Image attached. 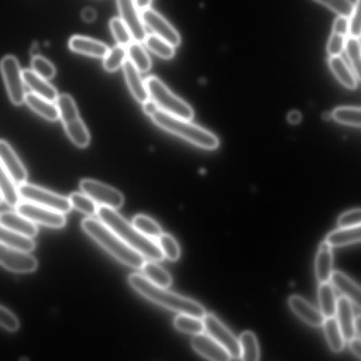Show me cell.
<instances>
[{"label":"cell","instance_id":"1","mask_svg":"<svg viewBox=\"0 0 361 361\" xmlns=\"http://www.w3.org/2000/svg\"><path fill=\"white\" fill-rule=\"evenodd\" d=\"M128 280L131 287L141 296L166 309L200 319L207 314L204 307L195 300L158 287L144 276L134 274Z\"/></svg>","mask_w":361,"mask_h":361},{"label":"cell","instance_id":"2","mask_svg":"<svg viewBox=\"0 0 361 361\" xmlns=\"http://www.w3.org/2000/svg\"><path fill=\"white\" fill-rule=\"evenodd\" d=\"M97 214L102 223L143 257L154 261H161L164 259L158 245L153 239L141 234L132 224L118 214L116 209L101 206L98 209Z\"/></svg>","mask_w":361,"mask_h":361},{"label":"cell","instance_id":"3","mask_svg":"<svg viewBox=\"0 0 361 361\" xmlns=\"http://www.w3.org/2000/svg\"><path fill=\"white\" fill-rule=\"evenodd\" d=\"M81 227L110 255L127 266L141 269L144 257L128 246L124 240L101 220L87 218L83 220Z\"/></svg>","mask_w":361,"mask_h":361},{"label":"cell","instance_id":"4","mask_svg":"<svg viewBox=\"0 0 361 361\" xmlns=\"http://www.w3.org/2000/svg\"><path fill=\"white\" fill-rule=\"evenodd\" d=\"M150 117L161 129L200 147L214 149L219 146V140L216 136L190 123L189 120L176 117L161 110Z\"/></svg>","mask_w":361,"mask_h":361},{"label":"cell","instance_id":"5","mask_svg":"<svg viewBox=\"0 0 361 361\" xmlns=\"http://www.w3.org/2000/svg\"><path fill=\"white\" fill-rule=\"evenodd\" d=\"M145 85L149 97L156 103L159 110L189 121L194 118V113L191 106L172 93L158 78L148 77Z\"/></svg>","mask_w":361,"mask_h":361},{"label":"cell","instance_id":"6","mask_svg":"<svg viewBox=\"0 0 361 361\" xmlns=\"http://www.w3.org/2000/svg\"><path fill=\"white\" fill-rule=\"evenodd\" d=\"M56 105L64 128L70 140L79 147H87L90 141L89 132L80 117L76 105L68 94L59 96Z\"/></svg>","mask_w":361,"mask_h":361},{"label":"cell","instance_id":"7","mask_svg":"<svg viewBox=\"0 0 361 361\" xmlns=\"http://www.w3.org/2000/svg\"><path fill=\"white\" fill-rule=\"evenodd\" d=\"M18 190L20 197L25 201L63 214L70 213L72 208L69 198L37 185L25 183L20 185Z\"/></svg>","mask_w":361,"mask_h":361},{"label":"cell","instance_id":"8","mask_svg":"<svg viewBox=\"0 0 361 361\" xmlns=\"http://www.w3.org/2000/svg\"><path fill=\"white\" fill-rule=\"evenodd\" d=\"M10 101L14 105L21 106L25 103V87L23 74L16 57L5 56L0 64Z\"/></svg>","mask_w":361,"mask_h":361},{"label":"cell","instance_id":"9","mask_svg":"<svg viewBox=\"0 0 361 361\" xmlns=\"http://www.w3.org/2000/svg\"><path fill=\"white\" fill-rule=\"evenodd\" d=\"M17 212L29 220L44 227L60 229L66 225L67 219L63 214L28 201L20 202Z\"/></svg>","mask_w":361,"mask_h":361},{"label":"cell","instance_id":"10","mask_svg":"<svg viewBox=\"0 0 361 361\" xmlns=\"http://www.w3.org/2000/svg\"><path fill=\"white\" fill-rule=\"evenodd\" d=\"M80 189L84 194L101 206L116 209L124 205L123 194L98 180L83 179L80 183Z\"/></svg>","mask_w":361,"mask_h":361},{"label":"cell","instance_id":"11","mask_svg":"<svg viewBox=\"0 0 361 361\" xmlns=\"http://www.w3.org/2000/svg\"><path fill=\"white\" fill-rule=\"evenodd\" d=\"M202 320L207 333L224 347L231 358H240L238 340L231 331L213 314H206Z\"/></svg>","mask_w":361,"mask_h":361},{"label":"cell","instance_id":"12","mask_svg":"<svg viewBox=\"0 0 361 361\" xmlns=\"http://www.w3.org/2000/svg\"><path fill=\"white\" fill-rule=\"evenodd\" d=\"M0 265L15 274H32L39 266L37 258L23 252L0 243Z\"/></svg>","mask_w":361,"mask_h":361},{"label":"cell","instance_id":"13","mask_svg":"<svg viewBox=\"0 0 361 361\" xmlns=\"http://www.w3.org/2000/svg\"><path fill=\"white\" fill-rule=\"evenodd\" d=\"M141 16L144 24L152 29L156 36L173 47L180 45V37L176 30L156 11L147 8L142 11Z\"/></svg>","mask_w":361,"mask_h":361},{"label":"cell","instance_id":"14","mask_svg":"<svg viewBox=\"0 0 361 361\" xmlns=\"http://www.w3.org/2000/svg\"><path fill=\"white\" fill-rule=\"evenodd\" d=\"M121 19L130 30L132 38L138 43L144 42L146 30L134 0H116Z\"/></svg>","mask_w":361,"mask_h":361},{"label":"cell","instance_id":"15","mask_svg":"<svg viewBox=\"0 0 361 361\" xmlns=\"http://www.w3.org/2000/svg\"><path fill=\"white\" fill-rule=\"evenodd\" d=\"M0 163L10 174L16 184L26 183L28 172L14 152L13 148L6 141L0 140Z\"/></svg>","mask_w":361,"mask_h":361},{"label":"cell","instance_id":"16","mask_svg":"<svg viewBox=\"0 0 361 361\" xmlns=\"http://www.w3.org/2000/svg\"><path fill=\"white\" fill-rule=\"evenodd\" d=\"M192 346L197 353L209 360L226 361L231 358L228 351L208 334L195 335Z\"/></svg>","mask_w":361,"mask_h":361},{"label":"cell","instance_id":"17","mask_svg":"<svg viewBox=\"0 0 361 361\" xmlns=\"http://www.w3.org/2000/svg\"><path fill=\"white\" fill-rule=\"evenodd\" d=\"M289 305L293 312L307 324L315 327L322 326L325 320L323 314L302 296H291Z\"/></svg>","mask_w":361,"mask_h":361},{"label":"cell","instance_id":"18","mask_svg":"<svg viewBox=\"0 0 361 361\" xmlns=\"http://www.w3.org/2000/svg\"><path fill=\"white\" fill-rule=\"evenodd\" d=\"M24 83L37 96L50 102H56L59 95L56 89L47 80L37 74L33 70L22 72Z\"/></svg>","mask_w":361,"mask_h":361},{"label":"cell","instance_id":"19","mask_svg":"<svg viewBox=\"0 0 361 361\" xmlns=\"http://www.w3.org/2000/svg\"><path fill=\"white\" fill-rule=\"evenodd\" d=\"M0 224L23 236L34 238L39 234L36 224L18 213L0 214Z\"/></svg>","mask_w":361,"mask_h":361},{"label":"cell","instance_id":"20","mask_svg":"<svg viewBox=\"0 0 361 361\" xmlns=\"http://www.w3.org/2000/svg\"><path fill=\"white\" fill-rule=\"evenodd\" d=\"M338 322L345 340L349 341L355 337L354 329V314L350 300L342 296L338 300L337 312Z\"/></svg>","mask_w":361,"mask_h":361},{"label":"cell","instance_id":"21","mask_svg":"<svg viewBox=\"0 0 361 361\" xmlns=\"http://www.w3.org/2000/svg\"><path fill=\"white\" fill-rule=\"evenodd\" d=\"M332 248L326 240L320 245L316 258V274L320 283L329 282L333 273Z\"/></svg>","mask_w":361,"mask_h":361},{"label":"cell","instance_id":"22","mask_svg":"<svg viewBox=\"0 0 361 361\" xmlns=\"http://www.w3.org/2000/svg\"><path fill=\"white\" fill-rule=\"evenodd\" d=\"M123 68L126 81L132 94L137 101L143 103L149 97L145 83L141 77L138 70L130 59H126Z\"/></svg>","mask_w":361,"mask_h":361},{"label":"cell","instance_id":"23","mask_svg":"<svg viewBox=\"0 0 361 361\" xmlns=\"http://www.w3.org/2000/svg\"><path fill=\"white\" fill-rule=\"evenodd\" d=\"M70 48L75 52L97 58H104L109 52L103 43L83 37H72Z\"/></svg>","mask_w":361,"mask_h":361},{"label":"cell","instance_id":"24","mask_svg":"<svg viewBox=\"0 0 361 361\" xmlns=\"http://www.w3.org/2000/svg\"><path fill=\"white\" fill-rule=\"evenodd\" d=\"M0 243L17 250L30 253L36 249L34 240L20 234L0 224Z\"/></svg>","mask_w":361,"mask_h":361},{"label":"cell","instance_id":"25","mask_svg":"<svg viewBox=\"0 0 361 361\" xmlns=\"http://www.w3.org/2000/svg\"><path fill=\"white\" fill-rule=\"evenodd\" d=\"M329 282L355 305L360 307V287L340 271H333Z\"/></svg>","mask_w":361,"mask_h":361},{"label":"cell","instance_id":"26","mask_svg":"<svg viewBox=\"0 0 361 361\" xmlns=\"http://www.w3.org/2000/svg\"><path fill=\"white\" fill-rule=\"evenodd\" d=\"M25 103L34 112L50 122H56L59 118L57 105L33 92L25 94Z\"/></svg>","mask_w":361,"mask_h":361},{"label":"cell","instance_id":"27","mask_svg":"<svg viewBox=\"0 0 361 361\" xmlns=\"http://www.w3.org/2000/svg\"><path fill=\"white\" fill-rule=\"evenodd\" d=\"M329 65L331 70L344 85L349 89L357 87L358 79L355 74L340 55L330 56Z\"/></svg>","mask_w":361,"mask_h":361},{"label":"cell","instance_id":"28","mask_svg":"<svg viewBox=\"0 0 361 361\" xmlns=\"http://www.w3.org/2000/svg\"><path fill=\"white\" fill-rule=\"evenodd\" d=\"M0 194L10 207H17L21 202L16 183L1 163H0Z\"/></svg>","mask_w":361,"mask_h":361},{"label":"cell","instance_id":"29","mask_svg":"<svg viewBox=\"0 0 361 361\" xmlns=\"http://www.w3.org/2000/svg\"><path fill=\"white\" fill-rule=\"evenodd\" d=\"M326 242L331 247L347 246L360 242V226L340 228L330 232L326 238Z\"/></svg>","mask_w":361,"mask_h":361},{"label":"cell","instance_id":"30","mask_svg":"<svg viewBox=\"0 0 361 361\" xmlns=\"http://www.w3.org/2000/svg\"><path fill=\"white\" fill-rule=\"evenodd\" d=\"M318 298L321 313L325 318L335 317L337 312L338 299L332 284L320 283L318 289Z\"/></svg>","mask_w":361,"mask_h":361},{"label":"cell","instance_id":"31","mask_svg":"<svg viewBox=\"0 0 361 361\" xmlns=\"http://www.w3.org/2000/svg\"><path fill=\"white\" fill-rule=\"evenodd\" d=\"M144 276L153 284L163 288L171 286L172 279L169 274L154 260L145 262L142 268Z\"/></svg>","mask_w":361,"mask_h":361},{"label":"cell","instance_id":"32","mask_svg":"<svg viewBox=\"0 0 361 361\" xmlns=\"http://www.w3.org/2000/svg\"><path fill=\"white\" fill-rule=\"evenodd\" d=\"M322 326L331 349L336 353L342 351L345 346V340L337 318L335 317L325 318Z\"/></svg>","mask_w":361,"mask_h":361},{"label":"cell","instance_id":"33","mask_svg":"<svg viewBox=\"0 0 361 361\" xmlns=\"http://www.w3.org/2000/svg\"><path fill=\"white\" fill-rule=\"evenodd\" d=\"M240 358L247 361H256L260 358V350L255 335L247 331L240 336Z\"/></svg>","mask_w":361,"mask_h":361},{"label":"cell","instance_id":"34","mask_svg":"<svg viewBox=\"0 0 361 361\" xmlns=\"http://www.w3.org/2000/svg\"><path fill=\"white\" fill-rule=\"evenodd\" d=\"M129 59L139 72H147L152 68V60L141 43L133 42L128 46Z\"/></svg>","mask_w":361,"mask_h":361},{"label":"cell","instance_id":"35","mask_svg":"<svg viewBox=\"0 0 361 361\" xmlns=\"http://www.w3.org/2000/svg\"><path fill=\"white\" fill-rule=\"evenodd\" d=\"M174 325L179 332L194 336L202 333L205 330L202 319L186 314L176 316Z\"/></svg>","mask_w":361,"mask_h":361},{"label":"cell","instance_id":"36","mask_svg":"<svg viewBox=\"0 0 361 361\" xmlns=\"http://www.w3.org/2000/svg\"><path fill=\"white\" fill-rule=\"evenodd\" d=\"M144 43L150 51L163 59H169L174 56V47L156 34L147 35Z\"/></svg>","mask_w":361,"mask_h":361},{"label":"cell","instance_id":"37","mask_svg":"<svg viewBox=\"0 0 361 361\" xmlns=\"http://www.w3.org/2000/svg\"><path fill=\"white\" fill-rule=\"evenodd\" d=\"M132 225L149 238L158 239L163 234L161 227L156 222L143 215L136 216L133 219Z\"/></svg>","mask_w":361,"mask_h":361},{"label":"cell","instance_id":"38","mask_svg":"<svg viewBox=\"0 0 361 361\" xmlns=\"http://www.w3.org/2000/svg\"><path fill=\"white\" fill-rule=\"evenodd\" d=\"M344 50L357 79L360 78V39L349 37Z\"/></svg>","mask_w":361,"mask_h":361},{"label":"cell","instance_id":"39","mask_svg":"<svg viewBox=\"0 0 361 361\" xmlns=\"http://www.w3.org/2000/svg\"><path fill=\"white\" fill-rule=\"evenodd\" d=\"M127 50L125 47L118 45L109 50L104 57L103 66L106 71L114 72L124 65L127 58Z\"/></svg>","mask_w":361,"mask_h":361},{"label":"cell","instance_id":"40","mask_svg":"<svg viewBox=\"0 0 361 361\" xmlns=\"http://www.w3.org/2000/svg\"><path fill=\"white\" fill-rule=\"evenodd\" d=\"M69 199L72 207L86 216H93L98 213L96 203L83 193H73Z\"/></svg>","mask_w":361,"mask_h":361},{"label":"cell","instance_id":"41","mask_svg":"<svg viewBox=\"0 0 361 361\" xmlns=\"http://www.w3.org/2000/svg\"><path fill=\"white\" fill-rule=\"evenodd\" d=\"M332 116L337 122L347 125L360 127V109L359 107H339Z\"/></svg>","mask_w":361,"mask_h":361},{"label":"cell","instance_id":"42","mask_svg":"<svg viewBox=\"0 0 361 361\" xmlns=\"http://www.w3.org/2000/svg\"><path fill=\"white\" fill-rule=\"evenodd\" d=\"M158 245L164 257L170 261H176L179 258L180 255V248L172 236L163 233L158 238Z\"/></svg>","mask_w":361,"mask_h":361},{"label":"cell","instance_id":"43","mask_svg":"<svg viewBox=\"0 0 361 361\" xmlns=\"http://www.w3.org/2000/svg\"><path fill=\"white\" fill-rule=\"evenodd\" d=\"M112 34L119 45L126 47L132 43V37L129 28L121 19L114 18L110 21Z\"/></svg>","mask_w":361,"mask_h":361},{"label":"cell","instance_id":"44","mask_svg":"<svg viewBox=\"0 0 361 361\" xmlns=\"http://www.w3.org/2000/svg\"><path fill=\"white\" fill-rule=\"evenodd\" d=\"M323 5L339 16L349 18L351 15L354 5L351 0H314Z\"/></svg>","mask_w":361,"mask_h":361},{"label":"cell","instance_id":"45","mask_svg":"<svg viewBox=\"0 0 361 361\" xmlns=\"http://www.w3.org/2000/svg\"><path fill=\"white\" fill-rule=\"evenodd\" d=\"M32 67L37 74L47 81L52 79L56 74L54 65L47 59L40 55L33 57Z\"/></svg>","mask_w":361,"mask_h":361},{"label":"cell","instance_id":"46","mask_svg":"<svg viewBox=\"0 0 361 361\" xmlns=\"http://www.w3.org/2000/svg\"><path fill=\"white\" fill-rule=\"evenodd\" d=\"M0 326L10 333L17 332L20 327V322L17 316L1 305H0Z\"/></svg>","mask_w":361,"mask_h":361},{"label":"cell","instance_id":"47","mask_svg":"<svg viewBox=\"0 0 361 361\" xmlns=\"http://www.w3.org/2000/svg\"><path fill=\"white\" fill-rule=\"evenodd\" d=\"M348 37L333 33L331 35L327 43V50L330 56H340L344 50Z\"/></svg>","mask_w":361,"mask_h":361},{"label":"cell","instance_id":"48","mask_svg":"<svg viewBox=\"0 0 361 361\" xmlns=\"http://www.w3.org/2000/svg\"><path fill=\"white\" fill-rule=\"evenodd\" d=\"M349 37H360V0H356L353 12L349 18Z\"/></svg>","mask_w":361,"mask_h":361},{"label":"cell","instance_id":"49","mask_svg":"<svg viewBox=\"0 0 361 361\" xmlns=\"http://www.w3.org/2000/svg\"><path fill=\"white\" fill-rule=\"evenodd\" d=\"M361 212L360 209H355L342 214L338 219L340 228H350L360 226Z\"/></svg>","mask_w":361,"mask_h":361},{"label":"cell","instance_id":"50","mask_svg":"<svg viewBox=\"0 0 361 361\" xmlns=\"http://www.w3.org/2000/svg\"><path fill=\"white\" fill-rule=\"evenodd\" d=\"M333 32L349 36V18L339 16L333 24Z\"/></svg>","mask_w":361,"mask_h":361},{"label":"cell","instance_id":"51","mask_svg":"<svg viewBox=\"0 0 361 361\" xmlns=\"http://www.w3.org/2000/svg\"><path fill=\"white\" fill-rule=\"evenodd\" d=\"M143 109L144 112L149 116L154 115L159 110L156 103L149 99L143 103Z\"/></svg>","mask_w":361,"mask_h":361},{"label":"cell","instance_id":"52","mask_svg":"<svg viewBox=\"0 0 361 361\" xmlns=\"http://www.w3.org/2000/svg\"><path fill=\"white\" fill-rule=\"evenodd\" d=\"M349 347L351 352L359 360L361 359L360 340V338L354 337L349 341Z\"/></svg>","mask_w":361,"mask_h":361},{"label":"cell","instance_id":"53","mask_svg":"<svg viewBox=\"0 0 361 361\" xmlns=\"http://www.w3.org/2000/svg\"><path fill=\"white\" fill-rule=\"evenodd\" d=\"M81 17L85 22L90 23L96 20L97 14L92 8H85L83 10Z\"/></svg>","mask_w":361,"mask_h":361},{"label":"cell","instance_id":"54","mask_svg":"<svg viewBox=\"0 0 361 361\" xmlns=\"http://www.w3.org/2000/svg\"><path fill=\"white\" fill-rule=\"evenodd\" d=\"M302 114H300V113L298 111L291 112L287 117L289 122L294 125L299 123L300 122V120H302Z\"/></svg>","mask_w":361,"mask_h":361},{"label":"cell","instance_id":"55","mask_svg":"<svg viewBox=\"0 0 361 361\" xmlns=\"http://www.w3.org/2000/svg\"><path fill=\"white\" fill-rule=\"evenodd\" d=\"M134 1L137 8L142 11L149 8V6L152 3V0H134Z\"/></svg>","mask_w":361,"mask_h":361},{"label":"cell","instance_id":"56","mask_svg":"<svg viewBox=\"0 0 361 361\" xmlns=\"http://www.w3.org/2000/svg\"><path fill=\"white\" fill-rule=\"evenodd\" d=\"M354 329L355 336H358V338H360V316L355 317L354 319Z\"/></svg>","mask_w":361,"mask_h":361},{"label":"cell","instance_id":"57","mask_svg":"<svg viewBox=\"0 0 361 361\" xmlns=\"http://www.w3.org/2000/svg\"><path fill=\"white\" fill-rule=\"evenodd\" d=\"M325 114H326L325 116L323 115L324 117H326L325 119H329L330 117H332V116H333L332 114H329V113H325Z\"/></svg>","mask_w":361,"mask_h":361},{"label":"cell","instance_id":"58","mask_svg":"<svg viewBox=\"0 0 361 361\" xmlns=\"http://www.w3.org/2000/svg\"><path fill=\"white\" fill-rule=\"evenodd\" d=\"M3 201V197L1 196V194H0V204H1Z\"/></svg>","mask_w":361,"mask_h":361}]
</instances>
